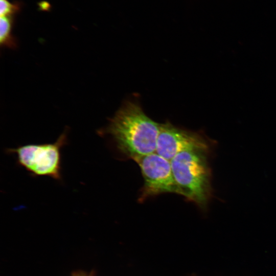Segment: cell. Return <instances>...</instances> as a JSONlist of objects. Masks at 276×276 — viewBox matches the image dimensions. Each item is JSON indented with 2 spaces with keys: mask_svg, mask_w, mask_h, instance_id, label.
Instances as JSON below:
<instances>
[{
  "mask_svg": "<svg viewBox=\"0 0 276 276\" xmlns=\"http://www.w3.org/2000/svg\"><path fill=\"white\" fill-rule=\"evenodd\" d=\"M160 129L137 103H125L109 121L104 132L112 140L118 151L134 161L156 152Z\"/></svg>",
  "mask_w": 276,
  "mask_h": 276,
  "instance_id": "6da1fadb",
  "label": "cell"
},
{
  "mask_svg": "<svg viewBox=\"0 0 276 276\" xmlns=\"http://www.w3.org/2000/svg\"><path fill=\"white\" fill-rule=\"evenodd\" d=\"M213 146L190 149L171 160L173 174L180 195L205 210L212 197L209 158Z\"/></svg>",
  "mask_w": 276,
  "mask_h": 276,
  "instance_id": "7a4b0ae2",
  "label": "cell"
},
{
  "mask_svg": "<svg viewBox=\"0 0 276 276\" xmlns=\"http://www.w3.org/2000/svg\"><path fill=\"white\" fill-rule=\"evenodd\" d=\"M67 140L65 131L54 143L27 144L9 148L6 152L14 155L18 165L32 176H47L61 181V150Z\"/></svg>",
  "mask_w": 276,
  "mask_h": 276,
  "instance_id": "3957f363",
  "label": "cell"
},
{
  "mask_svg": "<svg viewBox=\"0 0 276 276\" xmlns=\"http://www.w3.org/2000/svg\"><path fill=\"white\" fill-rule=\"evenodd\" d=\"M144 183L140 199H145L166 193L180 195L175 180L170 160L154 152L136 159Z\"/></svg>",
  "mask_w": 276,
  "mask_h": 276,
  "instance_id": "277c9868",
  "label": "cell"
},
{
  "mask_svg": "<svg viewBox=\"0 0 276 276\" xmlns=\"http://www.w3.org/2000/svg\"><path fill=\"white\" fill-rule=\"evenodd\" d=\"M212 146H214L213 142L204 134L178 128L166 122L160 124L155 152L171 160L182 151Z\"/></svg>",
  "mask_w": 276,
  "mask_h": 276,
  "instance_id": "5b68a950",
  "label": "cell"
},
{
  "mask_svg": "<svg viewBox=\"0 0 276 276\" xmlns=\"http://www.w3.org/2000/svg\"><path fill=\"white\" fill-rule=\"evenodd\" d=\"M15 15L1 16L0 18V44L2 47L14 48L16 40L12 34Z\"/></svg>",
  "mask_w": 276,
  "mask_h": 276,
  "instance_id": "8992f818",
  "label": "cell"
},
{
  "mask_svg": "<svg viewBox=\"0 0 276 276\" xmlns=\"http://www.w3.org/2000/svg\"><path fill=\"white\" fill-rule=\"evenodd\" d=\"M22 6V3L19 1L12 3L8 0H0L1 16L15 15L20 12Z\"/></svg>",
  "mask_w": 276,
  "mask_h": 276,
  "instance_id": "52a82bcc",
  "label": "cell"
},
{
  "mask_svg": "<svg viewBox=\"0 0 276 276\" xmlns=\"http://www.w3.org/2000/svg\"><path fill=\"white\" fill-rule=\"evenodd\" d=\"M76 276H89V275H84V274H80V275H77Z\"/></svg>",
  "mask_w": 276,
  "mask_h": 276,
  "instance_id": "ba28073f",
  "label": "cell"
}]
</instances>
